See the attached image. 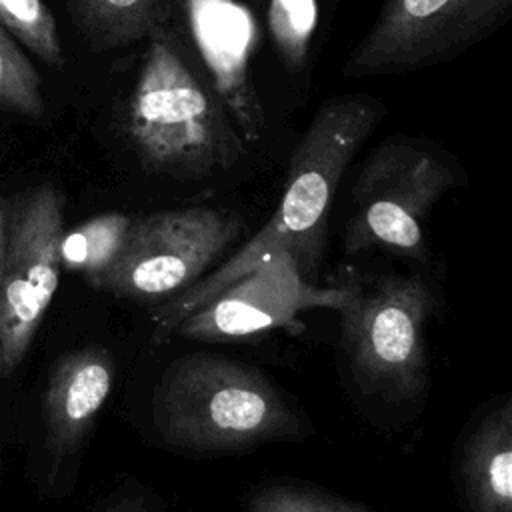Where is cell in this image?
<instances>
[{
  "instance_id": "obj_1",
  "label": "cell",
  "mask_w": 512,
  "mask_h": 512,
  "mask_svg": "<svg viewBox=\"0 0 512 512\" xmlns=\"http://www.w3.org/2000/svg\"><path fill=\"white\" fill-rule=\"evenodd\" d=\"M382 114L384 106L366 94L334 98L318 108L290 156L286 186L270 220L216 270L156 310L154 340L172 334L184 316L278 250L288 252L302 276L314 282L340 178Z\"/></svg>"
},
{
  "instance_id": "obj_6",
  "label": "cell",
  "mask_w": 512,
  "mask_h": 512,
  "mask_svg": "<svg viewBox=\"0 0 512 512\" xmlns=\"http://www.w3.org/2000/svg\"><path fill=\"white\" fill-rule=\"evenodd\" d=\"M238 228L236 216L208 206L132 218L120 256L96 286L130 300L178 296L204 276Z\"/></svg>"
},
{
  "instance_id": "obj_3",
  "label": "cell",
  "mask_w": 512,
  "mask_h": 512,
  "mask_svg": "<svg viewBox=\"0 0 512 512\" xmlns=\"http://www.w3.org/2000/svg\"><path fill=\"white\" fill-rule=\"evenodd\" d=\"M150 36L126 114L138 158L148 170L174 178L234 166L244 148L224 104L166 36Z\"/></svg>"
},
{
  "instance_id": "obj_13",
  "label": "cell",
  "mask_w": 512,
  "mask_h": 512,
  "mask_svg": "<svg viewBox=\"0 0 512 512\" xmlns=\"http://www.w3.org/2000/svg\"><path fill=\"white\" fill-rule=\"evenodd\" d=\"M170 0H74L78 24L98 48H116L158 32Z\"/></svg>"
},
{
  "instance_id": "obj_5",
  "label": "cell",
  "mask_w": 512,
  "mask_h": 512,
  "mask_svg": "<svg viewBox=\"0 0 512 512\" xmlns=\"http://www.w3.org/2000/svg\"><path fill=\"white\" fill-rule=\"evenodd\" d=\"M452 186L456 172L432 146L388 138L358 172L344 228L346 254L380 248L426 262L424 222Z\"/></svg>"
},
{
  "instance_id": "obj_7",
  "label": "cell",
  "mask_w": 512,
  "mask_h": 512,
  "mask_svg": "<svg viewBox=\"0 0 512 512\" xmlns=\"http://www.w3.org/2000/svg\"><path fill=\"white\" fill-rule=\"evenodd\" d=\"M64 200L40 186L6 208L0 272V378L26 356L60 278Z\"/></svg>"
},
{
  "instance_id": "obj_14",
  "label": "cell",
  "mask_w": 512,
  "mask_h": 512,
  "mask_svg": "<svg viewBox=\"0 0 512 512\" xmlns=\"http://www.w3.org/2000/svg\"><path fill=\"white\" fill-rule=\"evenodd\" d=\"M132 218L108 212L86 220L60 240V262L82 272L94 286L120 256Z\"/></svg>"
},
{
  "instance_id": "obj_9",
  "label": "cell",
  "mask_w": 512,
  "mask_h": 512,
  "mask_svg": "<svg viewBox=\"0 0 512 512\" xmlns=\"http://www.w3.org/2000/svg\"><path fill=\"white\" fill-rule=\"evenodd\" d=\"M352 294L354 286L308 282L292 256L278 250L184 316L174 332L196 342L254 340L272 330H300V316L308 310L340 312Z\"/></svg>"
},
{
  "instance_id": "obj_19",
  "label": "cell",
  "mask_w": 512,
  "mask_h": 512,
  "mask_svg": "<svg viewBox=\"0 0 512 512\" xmlns=\"http://www.w3.org/2000/svg\"><path fill=\"white\" fill-rule=\"evenodd\" d=\"M160 504L144 490L136 492H124L116 498H112L104 508L98 512H158Z\"/></svg>"
},
{
  "instance_id": "obj_8",
  "label": "cell",
  "mask_w": 512,
  "mask_h": 512,
  "mask_svg": "<svg viewBox=\"0 0 512 512\" xmlns=\"http://www.w3.org/2000/svg\"><path fill=\"white\" fill-rule=\"evenodd\" d=\"M512 0H386L344 64L346 78L410 72L476 44L510 14Z\"/></svg>"
},
{
  "instance_id": "obj_15",
  "label": "cell",
  "mask_w": 512,
  "mask_h": 512,
  "mask_svg": "<svg viewBox=\"0 0 512 512\" xmlns=\"http://www.w3.org/2000/svg\"><path fill=\"white\" fill-rule=\"evenodd\" d=\"M246 512H372L370 508L296 480H268L246 496Z\"/></svg>"
},
{
  "instance_id": "obj_11",
  "label": "cell",
  "mask_w": 512,
  "mask_h": 512,
  "mask_svg": "<svg viewBox=\"0 0 512 512\" xmlns=\"http://www.w3.org/2000/svg\"><path fill=\"white\" fill-rule=\"evenodd\" d=\"M114 360L106 348L88 346L60 358L44 396L46 444L58 458L74 454L110 396Z\"/></svg>"
},
{
  "instance_id": "obj_16",
  "label": "cell",
  "mask_w": 512,
  "mask_h": 512,
  "mask_svg": "<svg viewBox=\"0 0 512 512\" xmlns=\"http://www.w3.org/2000/svg\"><path fill=\"white\" fill-rule=\"evenodd\" d=\"M0 26L46 64L60 66L64 62L56 20L42 0H0Z\"/></svg>"
},
{
  "instance_id": "obj_17",
  "label": "cell",
  "mask_w": 512,
  "mask_h": 512,
  "mask_svg": "<svg viewBox=\"0 0 512 512\" xmlns=\"http://www.w3.org/2000/svg\"><path fill=\"white\" fill-rule=\"evenodd\" d=\"M268 24L272 40L290 68H302L318 24L316 0H270Z\"/></svg>"
},
{
  "instance_id": "obj_10",
  "label": "cell",
  "mask_w": 512,
  "mask_h": 512,
  "mask_svg": "<svg viewBox=\"0 0 512 512\" xmlns=\"http://www.w3.org/2000/svg\"><path fill=\"white\" fill-rule=\"evenodd\" d=\"M196 50L212 78V90L230 114L238 134L256 142L264 130V108L250 64L258 28L238 0H182Z\"/></svg>"
},
{
  "instance_id": "obj_18",
  "label": "cell",
  "mask_w": 512,
  "mask_h": 512,
  "mask_svg": "<svg viewBox=\"0 0 512 512\" xmlns=\"http://www.w3.org/2000/svg\"><path fill=\"white\" fill-rule=\"evenodd\" d=\"M0 104L28 118H40L44 114L40 76L2 26H0Z\"/></svg>"
},
{
  "instance_id": "obj_2",
  "label": "cell",
  "mask_w": 512,
  "mask_h": 512,
  "mask_svg": "<svg viewBox=\"0 0 512 512\" xmlns=\"http://www.w3.org/2000/svg\"><path fill=\"white\" fill-rule=\"evenodd\" d=\"M152 418L166 444L192 452L296 438L308 424L262 372L206 352L166 368L154 390Z\"/></svg>"
},
{
  "instance_id": "obj_20",
  "label": "cell",
  "mask_w": 512,
  "mask_h": 512,
  "mask_svg": "<svg viewBox=\"0 0 512 512\" xmlns=\"http://www.w3.org/2000/svg\"><path fill=\"white\" fill-rule=\"evenodd\" d=\"M6 208L4 202H0V272H2V254H4V236H6Z\"/></svg>"
},
{
  "instance_id": "obj_4",
  "label": "cell",
  "mask_w": 512,
  "mask_h": 512,
  "mask_svg": "<svg viewBox=\"0 0 512 512\" xmlns=\"http://www.w3.org/2000/svg\"><path fill=\"white\" fill-rule=\"evenodd\" d=\"M436 296L418 274H392L354 284L340 310L342 350L356 384L388 402L414 400L426 386L424 328Z\"/></svg>"
},
{
  "instance_id": "obj_12",
  "label": "cell",
  "mask_w": 512,
  "mask_h": 512,
  "mask_svg": "<svg viewBox=\"0 0 512 512\" xmlns=\"http://www.w3.org/2000/svg\"><path fill=\"white\" fill-rule=\"evenodd\" d=\"M456 476L468 512H512L510 396L472 422L456 454Z\"/></svg>"
}]
</instances>
